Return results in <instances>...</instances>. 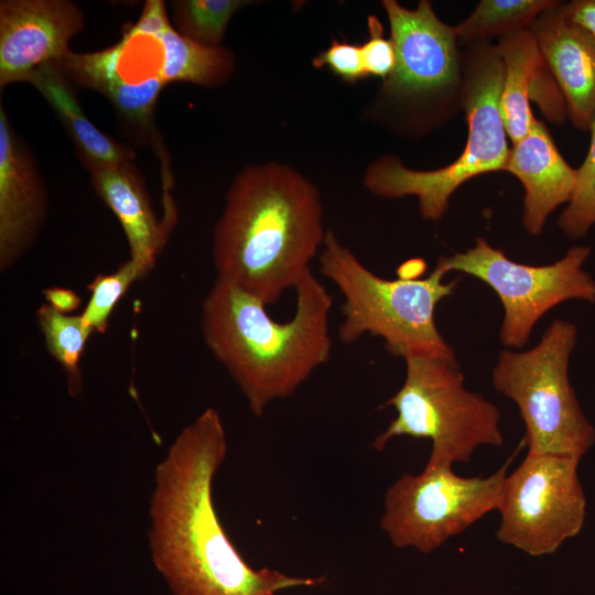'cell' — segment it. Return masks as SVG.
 I'll return each mask as SVG.
<instances>
[{
	"mask_svg": "<svg viewBox=\"0 0 595 595\" xmlns=\"http://www.w3.org/2000/svg\"><path fill=\"white\" fill-rule=\"evenodd\" d=\"M227 454L221 418L204 410L170 446L154 474L149 541L154 566L173 595H275L326 578L252 569L229 540L213 502V480Z\"/></svg>",
	"mask_w": 595,
	"mask_h": 595,
	"instance_id": "cell-1",
	"label": "cell"
},
{
	"mask_svg": "<svg viewBox=\"0 0 595 595\" xmlns=\"http://www.w3.org/2000/svg\"><path fill=\"white\" fill-rule=\"evenodd\" d=\"M327 230L318 188L278 162L247 165L226 193L213 231L217 275L267 306L311 269Z\"/></svg>",
	"mask_w": 595,
	"mask_h": 595,
	"instance_id": "cell-2",
	"label": "cell"
},
{
	"mask_svg": "<svg viewBox=\"0 0 595 595\" xmlns=\"http://www.w3.org/2000/svg\"><path fill=\"white\" fill-rule=\"evenodd\" d=\"M294 290L296 307L286 322L274 321L264 303L219 275L202 303L204 342L257 416L292 396L331 358L332 295L311 269Z\"/></svg>",
	"mask_w": 595,
	"mask_h": 595,
	"instance_id": "cell-3",
	"label": "cell"
},
{
	"mask_svg": "<svg viewBox=\"0 0 595 595\" xmlns=\"http://www.w3.org/2000/svg\"><path fill=\"white\" fill-rule=\"evenodd\" d=\"M505 66L497 46L475 42L464 52L462 109L468 125L466 144L452 163L429 171L407 167L394 155L372 162L364 185L386 198L414 195L424 219H440L452 194L465 182L482 174L504 171L510 148L501 115L500 97Z\"/></svg>",
	"mask_w": 595,
	"mask_h": 595,
	"instance_id": "cell-4",
	"label": "cell"
},
{
	"mask_svg": "<svg viewBox=\"0 0 595 595\" xmlns=\"http://www.w3.org/2000/svg\"><path fill=\"white\" fill-rule=\"evenodd\" d=\"M318 267L344 296L338 327L342 343L353 344L369 334L381 337L386 350L401 358L411 353L455 355L439 332L434 314L459 279L443 282L447 272L440 264L426 278L383 279L327 230Z\"/></svg>",
	"mask_w": 595,
	"mask_h": 595,
	"instance_id": "cell-5",
	"label": "cell"
},
{
	"mask_svg": "<svg viewBox=\"0 0 595 595\" xmlns=\"http://www.w3.org/2000/svg\"><path fill=\"white\" fill-rule=\"evenodd\" d=\"M403 360L404 382L381 405L397 416L374 440L375 451L399 436L425 439L432 443L426 465L453 466L468 463L479 446L502 444L498 408L464 387L455 355L411 353Z\"/></svg>",
	"mask_w": 595,
	"mask_h": 595,
	"instance_id": "cell-6",
	"label": "cell"
},
{
	"mask_svg": "<svg viewBox=\"0 0 595 595\" xmlns=\"http://www.w3.org/2000/svg\"><path fill=\"white\" fill-rule=\"evenodd\" d=\"M576 339L573 323L555 320L534 347L500 351L493 369L494 388L519 409L529 454L581 459L595 443V428L569 380Z\"/></svg>",
	"mask_w": 595,
	"mask_h": 595,
	"instance_id": "cell-7",
	"label": "cell"
},
{
	"mask_svg": "<svg viewBox=\"0 0 595 595\" xmlns=\"http://www.w3.org/2000/svg\"><path fill=\"white\" fill-rule=\"evenodd\" d=\"M523 445L487 477H461L452 466L430 465L402 474L386 490L381 530L396 548L433 552L497 510L508 469Z\"/></svg>",
	"mask_w": 595,
	"mask_h": 595,
	"instance_id": "cell-8",
	"label": "cell"
},
{
	"mask_svg": "<svg viewBox=\"0 0 595 595\" xmlns=\"http://www.w3.org/2000/svg\"><path fill=\"white\" fill-rule=\"evenodd\" d=\"M591 247L574 246L565 256L547 266L518 263L478 237L473 248L440 257L446 272L458 271L489 285L504 306L500 340L521 348L536 323L552 307L567 300L595 302V280L583 270Z\"/></svg>",
	"mask_w": 595,
	"mask_h": 595,
	"instance_id": "cell-9",
	"label": "cell"
},
{
	"mask_svg": "<svg viewBox=\"0 0 595 595\" xmlns=\"http://www.w3.org/2000/svg\"><path fill=\"white\" fill-rule=\"evenodd\" d=\"M578 462L528 453L504 480L497 508V539L529 555L541 556L554 553L578 534L586 517Z\"/></svg>",
	"mask_w": 595,
	"mask_h": 595,
	"instance_id": "cell-10",
	"label": "cell"
},
{
	"mask_svg": "<svg viewBox=\"0 0 595 595\" xmlns=\"http://www.w3.org/2000/svg\"><path fill=\"white\" fill-rule=\"evenodd\" d=\"M76 86L104 95L132 138L152 147L156 155L166 152L155 126V106L166 86L160 39L130 24L110 47L91 53L69 51L55 62Z\"/></svg>",
	"mask_w": 595,
	"mask_h": 595,
	"instance_id": "cell-11",
	"label": "cell"
},
{
	"mask_svg": "<svg viewBox=\"0 0 595 595\" xmlns=\"http://www.w3.org/2000/svg\"><path fill=\"white\" fill-rule=\"evenodd\" d=\"M396 51V66L383 80L382 95L408 106L443 105L462 109L464 52L454 26L437 18L430 1L414 10L383 0Z\"/></svg>",
	"mask_w": 595,
	"mask_h": 595,
	"instance_id": "cell-12",
	"label": "cell"
},
{
	"mask_svg": "<svg viewBox=\"0 0 595 595\" xmlns=\"http://www.w3.org/2000/svg\"><path fill=\"white\" fill-rule=\"evenodd\" d=\"M84 28V12L73 1L1 0L0 90L61 60Z\"/></svg>",
	"mask_w": 595,
	"mask_h": 595,
	"instance_id": "cell-13",
	"label": "cell"
},
{
	"mask_svg": "<svg viewBox=\"0 0 595 595\" xmlns=\"http://www.w3.org/2000/svg\"><path fill=\"white\" fill-rule=\"evenodd\" d=\"M48 212V195L31 148L0 104V269L34 245Z\"/></svg>",
	"mask_w": 595,
	"mask_h": 595,
	"instance_id": "cell-14",
	"label": "cell"
},
{
	"mask_svg": "<svg viewBox=\"0 0 595 595\" xmlns=\"http://www.w3.org/2000/svg\"><path fill=\"white\" fill-rule=\"evenodd\" d=\"M562 3L541 12L529 30L556 82L574 128L589 131L595 117V40L569 20Z\"/></svg>",
	"mask_w": 595,
	"mask_h": 595,
	"instance_id": "cell-15",
	"label": "cell"
},
{
	"mask_svg": "<svg viewBox=\"0 0 595 595\" xmlns=\"http://www.w3.org/2000/svg\"><path fill=\"white\" fill-rule=\"evenodd\" d=\"M504 171L524 187L523 226L532 236L542 234L550 214L569 203L576 176L558 150L549 130L536 120L528 134L510 148Z\"/></svg>",
	"mask_w": 595,
	"mask_h": 595,
	"instance_id": "cell-16",
	"label": "cell"
},
{
	"mask_svg": "<svg viewBox=\"0 0 595 595\" xmlns=\"http://www.w3.org/2000/svg\"><path fill=\"white\" fill-rule=\"evenodd\" d=\"M97 195L119 220L132 260L145 277L155 266L173 225L159 223L144 178L134 161L89 172Z\"/></svg>",
	"mask_w": 595,
	"mask_h": 595,
	"instance_id": "cell-17",
	"label": "cell"
},
{
	"mask_svg": "<svg viewBox=\"0 0 595 595\" xmlns=\"http://www.w3.org/2000/svg\"><path fill=\"white\" fill-rule=\"evenodd\" d=\"M133 26L160 39L166 85L183 82L216 88L226 84L235 71L236 58L229 48L204 46L181 35L171 24L162 0L145 1Z\"/></svg>",
	"mask_w": 595,
	"mask_h": 595,
	"instance_id": "cell-18",
	"label": "cell"
},
{
	"mask_svg": "<svg viewBox=\"0 0 595 595\" xmlns=\"http://www.w3.org/2000/svg\"><path fill=\"white\" fill-rule=\"evenodd\" d=\"M25 83L33 86L51 106L74 143L83 165L94 170L134 161V150L99 130L85 115L74 84L55 62L36 68Z\"/></svg>",
	"mask_w": 595,
	"mask_h": 595,
	"instance_id": "cell-19",
	"label": "cell"
},
{
	"mask_svg": "<svg viewBox=\"0 0 595 595\" xmlns=\"http://www.w3.org/2000/svg\"><path fill=\"white\" fill-rule=\"evenodd\" d=\"M496 46L505 66L501 115L513 144L528 134L537 120L530 100L533 86L545 65L529 29L501 35Z\"/></svg>",
	"mask_w": 595,
	"mask_h": 595,
	"instance_id": "cell-20",
	"label": "cell"
},
{
	"mask_svg": "<svg viewBox=\"0 0 595 595\" xmlns=\"http://www.w3.org/2000/svg\"><path fill=\"white\" fill-rule=\"evenodd\" d=\"M553 0H482L462 23L454 26L458 41L475 43L529 29L536 18L553 7Z\"/></svg>",
	"mask_w": 595,
	"mask_h": 595,
	"instance_id": "cell-21",
	"label": "cell"
},
{
	"mask_svg": "<svg viewBox=\"0 0 595 595\" xmlns=\"http://www.w3.org/2000/svg\"><path fill=\"white\" fill-rule=\"evenodd\" d=\"M36 318L47 351L64 369L69 393L77 396L83 387L79 361L91 329L82 315L63 314L47 303L37 309Z\"/></svg>",
	"mask_w": 595,
	"mask_h": 595,
	"instance_id": "cell-22",
	"label": "cell"
},
{
	"mask_svg": "<svg viewBox=\"0 0 595 595\" xmlns=\"http://www.w3.org/2000/svg\"><path fill=\"white\" fill-rule=\"evenodd\" d=\"M251 3L245 0H173V28L195 43L218 47L221 46L230 19Z\"/></svg>",
	"mask_w": 595,
	"mask_h": 595,
	"instance_id": "cell-23",
	"label": "cell"
},
{
	"mask_svg": "<svg viewBox=\"0 0 595 595\" xmlns=\"http://www.w3.org/2000/svg\"><path fill=\"white\" fill-rule=\"evenodd\" d=\"M589 132L587 154L576 169L571 198L558 219L561 230L572 239L585 236L595 224V117Z\"/></svg>",
	"mask_w": 595,
	"mask_h": 595,
	"instance_id": "cell-24",
	"label": "cell"
},
{
	"mask_svg": "<svg viewBox=\"0 0 595 595\" xmlns=\"http://www.w3.org/2000/svg\"><path fill=\"white\" fill-rule=\"evenodd\" d=\"M144 278L140 268L132 261L121 263L110 274H98L88 284L90 299L80 314L93 333H104L115 306L131 284Z\"/></svg>",
	"mask_w": 595,
	"mask_h": 595,
	"instance_id": "cell-25",
	"label": "cell"
},
{
	"mask_svg": "<svg viewBox=\"0 0 595 595\" xmlns=\"http://www.w3.org/2000/svg\"><path fill=\"white\" fill-rule=\"evenodd\" d=\"M368 40L360 46L367 76L386 80L396 66V51L390 39L383 37V28L376 15L367 19Z\"/></svg>",
	"mask_w": 595,
	"mask_h": 595,
	"instance_id": "cell-26",
	"label": "cell"
},
{
	"mask_svg": "<svg viewBox=\"0 0 595 595\" xmlns=\"http://www.w3.org/2000/svg\"><path fill=\"white\" fill-rule=\"evenodd\" d=\"M312 65L315 68L327 67L349 84L368 77L363 65L360 46L347 42L332 41L326 50L313 58Z\"/></svg>",
	"mask_w": 595,
	"mask_h": 595,
	"instance_id": "cell-27",
	"label": "cell"
},
{
	"mask_svg": "<svg viewBox=\"0 0 595 595\" xmlns=\"http://www.w3.org/2000/svg\"><path fill=\"white\" fill-rule=\"evenodd\" d=\"M561 7L569 20L586 30L595 40V0H573Z\"/></svg>",
	"mask_w": 595,
	"mask_h": 595,
	"instance_id": "cell-28",
	"label": "cell"
},
{
	"mask_svg": "<svg viewBox=\"0 0 595 595\" xmlns=\"http://www.w3.org/2000/svg\"><path fill=\"white\" fill-rule=\"evenodd\" d=\"M43 294L53 309L63 313L71 314L79 307L80 296L73 290L62 286H51L43 291Z\"/></svg>",
	"mask_w": 595,
	"mask_h": 595,
	"instance_id": "cell-29",
	"label": "cell"
},
{
	"mask_svg": "<svg viewBox=\"0 0 595 595\" xmlns=\"http://www.w3.org/2000/svg\"><path fill=\"white\" fill-rule=\"evenodd\" d=\"M426 266L423 259H410L398 268V275L401 279H419Z\"/></svg>",
	"mask_w": 595,
	"mask_h": 595,
	"instance_id": "cell-30",
	"label": "cell"
}]
</instances>
